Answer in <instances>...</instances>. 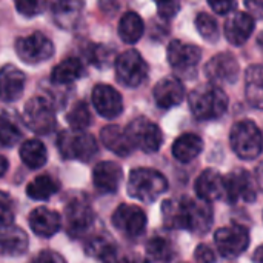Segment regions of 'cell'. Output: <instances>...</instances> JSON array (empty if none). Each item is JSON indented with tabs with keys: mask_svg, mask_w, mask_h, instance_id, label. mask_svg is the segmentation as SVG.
<instances>
[{
	"mask_svg": "<svg viewBox=\"0 0 263 263\" xmlns=\"http://www.w3.org/2000/svg\"><path fill=\"white\" fill-rule=\"evenodd\" d=\"M162 217L170 230H186L196 234H205L213 225V210L210 203L200 199L177 197L165 200Z\"/></svg>",
	"mask_w": 263,
	"mask_h": 263,
	"instance_id": "6da1fadb",
	"label": "cell"
},
{
	"mask_svg": "<svg viewBox=\"0 0 263 263\" xmlns=\"http://www.w3.org/2000/svg\"><path fill=\"white\" fill-rule=\"evenodd\" d=\"M190 108L196 119L213 120L225 114L228 108V97L220 86L202 85L190 94Z\"/></svg>",
	"mask_w": 263,
	"mask_h": 263,
	"instance_id": "7a4b0ae2",
	"label": "cell"
},
{
	"mask_svg": "<svg viewBox=\"0 0 263 263\" xmlns=\"http://www.w3.org/2000/svg\"><path fill=\"white\" fill-rule=\"evenodd\" d=\"M168 190L166 177L153 168L133 170L128 180V194L145 203L157 200Z\"/></svg>",
	"mask_w": 263,
	"mask_h": 263,
	"instance_id": "3957f363",
	"label": "cell"
},
{
	"mask_svg": "<svg viewBox=\"0 0 263 263\" xmlns=\"http://www.w3.org/2000/svg\"><path fill=\"white\" fill-rule=\"evenodd\" d=\"M230 143L233 151L243 160H254L263 149V136L251 120H240L231 128Z\"/></svg>",
	"mask_w": 263,
	"mask_h": 263,
	"instance_id": "277c9868",
	"label": "cell"
},
{
	"mask_svg": "<svg viewBox=\"0 0 263 263\" xmlns=\"http://www.w3.org/2000/svg\"><path fill=\"white\" fill-rule=\"evenodd\" d=\"M59 153L68 160L89 162L99 153L97 140L83 131H63L57 139Z\"/></svg>",
	"mask_w": 263,
	"mask_h": 263,
	"instance_id": "5b68a950",
	"label": "cell"
},
{
	"mask_svg": "<svg viewBox=\"0 0 263 263\" xmlns=\"http://www.w3.org/2000/svg\"><path fill=\"white\" fill-rule=\"evenodd\" d=\"M23 123L34 134L46 136L55 128V111L54 105L46 97H32L25 103Z\"/></svg>",
	"mask_w": 263,
	"mask_h": 263,
	"instance_id": "8992f818",
	"label": "cell"
},
{
	"mask_svg": "<svg viewBox=\"0 0 263 263\" xmlns=\"http://www.w3.org/2000/svg\"><path fill=\"white\" fill-rule=\"evenodd\" d=\"M96 216L91 203L83 197H72L65 206L66 231L72 237H82L92 231Z\"/></svg>",
	"mask_w": 263,
	"mask_h": 263,
	"instance_id": "52a82bcc",
	"label": "cell"
},
{
	"mask_svg": "<svg viewBox=\"0 0 263 263\" xmlns=\"http://www.w3.org/2000/svg\"><path fill=\"white\" fill-rule=\"evenodd\" d=\"M126 134L134 148L143 153H157L163 143V134L160 128L146 117H137L126 126Z\"/></svg>",
	"mask_w": 263,
	"mask_h": 263,
	"instance_id": "ba28073f",
	"label": "cell"
},
{
	"mask_svg": "<svg viewBox=\"0 0 263 263\" xmlns=\"http://www.w3.org/2000/svg\"><path fill=\"white\" fill-rule=\"evenodd\" d=\"M116 76L122 85L137 88L148 76V65L139 51L128 49L116 59Z\"/></svg>",
	"mask_w": 263,
	"mask_h": 263,
	"instance_id": "9c48e42d",
	"label": "cell"
},
{
	"mask_svg": "<svg viewBox=\"0 0 263 263\" xmlns=\"http://www.w3.org/2000/svg\"><path fill=\"white\" fill-rule=\"evenodd\" d=\"M214 243L220 256L234 259L247 251L250 245V231L243 225H230L219 228L214 234Z\"/></svg>",
	"mask_w": 263,
	"mask_h": 263,
	"instance_id": "30bf717a",
	"label": "cell"
},
{
	"mask_svg": "<svg viewBox=\"0 0 263 263\" xmlns=\"http://www.w3.org/2000/svg\"><path fill=\"white\" fill-rule=\"evenodd\" d=\"M15 52L25 63L35 65L52 57L54 45L45 34L34 32L31 35L17 39Z\"/></svg>",
	"mask_w": 263,
	"mask_h": 263,
	"instance_id": "8fae6325",
	"label": "cell"
},
{
	"mask_svg": "<svg viewBox=\"0 0 263 263\" xmlns=\"http://www.w3.org/2000/svg\"><path fill=\"white\" fill-rule=\"evenodd\" d=\"M205 74L211 85H231L237 82L240 66L237 59L231 52H220L210 59L205 66Z\"/></svg>",
	"mask_w": 263,
	"mask_h": 263,
	"instance_id": "7c38bea8",
	"label": "cell"
},
{
	"mask_svg": "<svg viewBox=\"0 0 263 263\" xmlns=\"http://www.w3.org/2000/svg\"><path fill=\"white\" fill-rule=\"evenodd\" d=\"M112 225L128 237H139L146 230V214L136 205L123 203L114 211Z\"/></svg>",
	"mask_w": 263,
	"mask_h": 263,
	"instance_id": "4fadbf2b",
	"label": "cell"
},
{
	"mask_svg": "<svg viewBox=\"0 0 263 263\" xmlns=\"http://www.w3.org/2000/svg\"><path fill=\"white\" fill-rule=\"evenodd\" d=\"M200 59L202 51L196 45L185 43L182 40H173L168 46V62L176 72H194Z\"/></svg>",
	"mask_w": 263,
	"mask_h": 263,
	"instance_id": "5bb4252c",
	"label": "cell"
},
{
	"mask_svg": "<svg viewBox=\"0 0 263 263\" xmlns=\"http://www.w3.org/2000/svg\"><path fill=\"white\" fill-rule=\"evenodd\" d=\"M225 199L230 203H236L239 200H245V202L256 200L254 182L248 171L234 170L231 174L225 177Z\"/></svg>",
	"mask_w": 263,
	"mask_h": 263,
	"instance_id": "9a60e30c",
	"label": "cell"
},
{
	"mask_svg": "<svg viewBox=\"0 0 263 263\" xmlns=\"http://www.w3.org/2000/svg\"><path fill=\"white\" fill-rule=\"evenodd\" d=\"M92 105L96 111L105 119H116L123 111V100L120 92L105 83H100L94 88Z\"/></svg>",
	"mask_w": 263,
	"mask_h": 263,
	"instance_id": "2e32d148",
	"label": "cell"
},
{
	"mask_svg": "<svg viewBox=\"0 0 263 263\" xmlns=\"http://www.w3.org/2000/svg\"><path fill=\"white\" fill-rule=\"evenodd\" d=\"M194 190L197 197L206 203L225 199V177L216 170H205L197 177Z\"/></svg>",
	"mask_w": 263,
	"mask_h": 263,
	"instance_id": "e0dca14e",
	"label": "cell"
},
{
	"mask_svg": "<svg viewBox=\"0 0 263 263\" xmlns=\"http://www.w3.org/2000/svg\"><path fill=\"white\" fill-rule=\"evenodd\" d=\"M254 31V18L248 12H231L225 22V37L227 40L234 45H243Z\"/></svg>",
	"mask_w": 263,
	"mask_h": 263,
	"instance_id": "ac0fdd59",
	"label": "cell"
},
{
	"mask_svg": "<svg viewBox=\"0 0 263 263\" xmlns=\"http://www.w3.org/2000/svg\"><path fill=\"white\" fill-rule=\"evenodd\" d=\"M123 171L116 162H100L92 173V182L97 191L103 194L116 193L122 183Z\"/></svg>",
	"mask_w": 263,
	"mask_h": 263,
	"instance_id": "d6986e66",
	"label": "cell"
},
{
	"mask_svg": "<svg viewBox=\"0 0 263 263\" xmlns=\"http://www.w3.org/2000/svg\"><path fill=\"white\" fill-rule=\"evenodd\" d=\"M153 96H154L157 106H160L163 109H170V108L182 103V100L185 97V88L179 79L163 77L154 86Z\"/></svg>",
	"mask_w": 263,
	"mask_h": 263,
	"instance_id": "ffe728a7",
	"label": "cell"
},
{
	"mask_svg": "<svg viewBox=\"0 0 263 263\" xmlns=\"http://www.w3.org/2000/svg\"><path fill=\"white\" fill-rule=\"evenodd\" d=\"M29 227L39 237L48 239L62 228V217L54 210L39 206L29 214Z\"/></svg>",
	"mask_w": 263,
	"mask_h": 263,
	"instance_id": "44dd1931",
	"label": "cell"
},
{
	"mask_svg": "<svg viewBox=\"0 0 263 263\" xmlns=\"http://www.w3.org/2000/svg\"><path fill=\"white\" fill-rule=\"evenodd\" d=\"M25 74L14 65H5L0 69V100L14 102L20 99L25 89Z\"/></svg>",
	"mask_w": 263,
	"mask_h": 263,
	"instance_id": "7402d4cb",
	"label": "cell"
},
{
	"mask_svg": "<svg viewBox=\"0 0 263 263\" xmlns=\"http://www.w3.org/2000/svg\"><path fill=\"white\" fill-rule=\"evenodd\" d=\"M28 243V236L22 228L15 225L0 228V256L18 257L26 253Z\"/></svg>",
	"mask_w": 263,
	"mask_h": 263,
	"instance_id": "603a6c76",
	"label": "cell"
},
{
	"mask_svg": "<svg viewBox=\"0 0 263 263\" xmlns=\"http://www.w3.org/2000/svg\"><path fill=\"white\" fill-rule=\"evenodd\" d=\"M100 140L105 145V148H108L119 157H126L134 151V146L129 140L126 131L117 125L105 126L100 133Z\"/></svg>",
	"mask_w": 263,
	"mask_h": 263,
	"instance_id": "cb8c5ba5",
	"label": "cell"
},
{
	"mask_svg": "<svg viewBox=\"0 0 263 263\" xmlns=\"http://www.w3.org/2000/svg\"><path fill=\"white\" fill-rule=\"evenodd\" d=\"M85 76V66L77 57H66L57 66H54L51 74V82L57 86H66Z\"/></svg>",
	"mask_w": 263,
	"mask_h": 263,
	"instance_id": "d4e9b609",
	"label": "cell"
},
{
	"mask_svg": "<svg viewBox=\"0 0 263 263\" xmlns=\"http://www.w3.org/2000/svg\"><path fill=\"white\" fill-rule=\"evenodd\" d=\"M203 149V140L196 134H183L173 143V156L182 163H190Z\"/></svg>",
	"mask_w": 263,
	"mask_h": 263,
	"instance_id": "484cf974",
	"label": "cell"
},
{
	"mask_svg": "<svg viewBox=\"0 0 263 263\" xmlns=\"http://www.w3.org/2000/svg\"><path fill=\"white\" fill-rule=\"evenodd\" d=\"M85 253L97 260L102 262H108L111 257H114L119 251H117V245L114 242L112 237H109L106 233H100L96 236H91L86 242L85 247Z\"/></svg>",
	"mask_w": 263,
	"mask_h": 263,
	"instance_id": "4316f807",
	"label": "cell"
},
{
	"mask_svg": "<svg viewBox=\"0 0 263 263\" xmlns=\"http://www.w3.org/2000/svg\"><path fill=\"white\" fill-rule=\"evenodd\" d=\"M82 2H57L52 5V17L57 26L71 29L77 25L82 14Z\"/></svg>",
	"mask_w": 263,
	"mask_h": 263,
	"instance_id": "83f0119b",
	"label": "cell"
},
{
	"mask_svg": "<svg viewBox=\"0 0 263 263\" xmlns=\"http://www.w3.org/2000/svg\"><path fill=\"white\" fill-rule=\"evenodd\" d=\"M23 137L22 126L14 112L5 111L0 114V146L11 148L17 145Z\"/></svg>",
	"mask_w": 263,
	"mask_h": 263,
	"instance_id": "f1b7e54d",
	"label": "cell"
},
{
	"mask_svg": "<svg viewBox=\"0 0 263 263\" xmlns=\"http://www.w3.org/2000/svg\"><path fill=\"white\" fill-rule=\"evenodd\" d=\"M143 31H145L143 20L137 12L128 11L122 15L119 22V35L125 43L133 45L139 42L140 37L143 35Z\"/></svg>",
	"mask_w": 263,
	"mask_h": 263,
	"instance_id": "f546056e",
	"label": "cell"
},
{
	"mask_svg": "<svg viewBox=\"0 0 263 263\" xmlns=\"http://www.w3.org/2000/svg\"><path fill=\"white\" fill-rule=\"evenodd\" d=\"M20 159L28 168L39 170L46 163L48 153H46L45 145L40 140L31 139V140H26V142L22 143V146H20Z\"/></svg>",
	"mask_w": 263,
	"mask_h": 263,
	"instance_id": "4dcf8cb0",
	"label": "cell"
},
{
	"mask_svg": "<svg viewBox=\"0 0 263 263\" xmlns=\"http://www.w3.org/2000/svg\"><path fill=\"white\" fill-rule=\"evenodd\" d=\"M145 263H171L174 257L173 245L165 237H153L146 243Z\"/></svg>",
	"mask_w": 263,
	"mask_h": 263,
	"instance_id": "1f68e13d",
	"label": "cell"
},
{
	"mask_svg": "<svg viewBox=\"0 0 263 263\" xmlns=\"http://www.w3.org/2000/svg\"><path fill=\"white\" fill-rule=\"evenodd\" d=\"M59 191V182L51 176H39L26 186V194L32 200H48Z\"/></svg>",
	"mask_w": 263,
	"mask_h": 263,
	"instance_id": "d6a6232c",
	"label": "cell"
},
{
	"mask_svg": "<svg viewBox=\"0 0 263 263\" xmlns=\"http://www.w3.org/2000/svg\"><path fill=\"white\" fill-rule=\"evenodd\" d=\"M66 120L72 131H83L91 125V111L85 102H77L66 116Z\"/></svg>",
	"mask_w": 263,
	"mask_h": 263,
	"instance_id": "836d02e7",
	"label": "cell"
},
{
	"mask_svg": "<svg viewBox=\"0 0 263 263\" xmlns=\"http://www.w3.org/2000/svg\"><path fill=\"white\" fill-rule=\"evenodd\" d=\"M112 48L102 45V43H96V45H89L88 49L85 51V55L88 57L89 63H92L97 68H105L112 62Z\"/></svg>",
	"mask_w": 263,
	"mask_h": 263,
	"instance_id": "e575fe53",
	"label": "cell"
},
{
	"mask_svg": "<svg viewBox=\"0 0 263 263\" xmlns=\"http://www.w3.org/2000/svg\"><path fill=\"white\" fill-rule=\"evenodd\" d=\"M196 28L205 40H208V42L217 40L219 26H217V22L213 15H210L206 12H199L196 17Z\"/></svg>",
	"mask_w": 263,
	"mask_h": 263,
	"instance_id": "d590c367",
	"label": "cell"
},
{
	"mask_svg": "<svg viewBox=\"0 0 263 263\" xmlns=\"http://www.w3.org/2000/svg\"><path fill=\"white\" fill-rule=\"evenodd\" d=\"M14 222V208H12V200L11 197L0 191V228L9 227Z\"/></svg>",
	"mask_w": 263,
	"mask_h": 263,
	"instance_id": "8d00e7d4",
	"label": "cell"
},
{
	"mask_svg": "<svg viewBox=\"0 0 263 263\" xmlns=\"http://www.w3.org/2000/svg\"><path fill=\"white\" fill-rule=\"evenodd\" d=\"M45 6H46L45 2H34V0H18V2H15L17 11L25 17H34V15L40 14Z\"/></svg>",
	"mask_w": 263,
	"mask_h": 263,
	"instance_id": "74e56055",
	"label": "cell"
},
{
	"mask_svg": "<svg viewBox=\"0 0 263 263\" xmlns=\"http://www.w3.org/2000/svg\"><path fill=\"white\" fill-rule=\"evenodd\" d=\"M247 99L253 106L263 108V82L247 83Z\"/></svg>",
	"mask_w": 263,
	"mask_h": 263,
	"instance_id": "f35d334b",
	"label": "cell"
},
{
	"mask_svg": "<svg viewBox=\"0 0 263 263\" xmlns=\"http://www.w3.org/2000/svg\"><path fill=\"white\" fill-rule=\"evenodd\" d=\"M180 9V3L177 2H159L157 3V12L163 18H173Z\"/></svg>",
	"mask_w": 263,
	"mask_h": 263,
	"instance_id": "ab89813d",
	"label": "cell"
},
{
	"mask_svg": "<svg viewBox=\"0 0 263 263\" xmlns=\"http://www.w3.org/2000/svg\"><path fill=\"white\" fill-rule=\"evenodd\" d=\"M197 263H216V254L208 245H199L194 253Z\"/></svg>",
	"mask_w": 263,
	"mask_h": 263,
	"instance_id": "60d3db41",
	"label": "cell"
},
{
	"mask_svg": "<svg viewBox=\"0 0 263 263\" xmlns=\"http://www.w3.org/2000/svg\"><path fill=\"white\" fill-rule=\"evenodd\" d=\"M31 263H66L65 259L55 253V251H51V250H45L42 253H39Z\"/></svg>",
	"mask_w": 263,
	"mask_h": 263,
	"instance_id": "b9f144b4",
	"label": "cell"
},
{
	"mask_svg": "<svg viewBox=\"0 0 263 263\" xmlns=\"http://www.w3.org/2000/svg\"><path fill=\"white\" fill-rule=\"evenodd\" d=\"M245 80L248 82H263V65H253L248 66L247 74H245Z\"/></svg>",
	"mask_w": 263,
	"mask_h": 263,
	"instance_id": "7bdbcfd3",
	"label": "cell"
},
{
	"mask_svg": "<svg viewBox=\"0 0 263 263\" xmlns=\"http://www.w3.org/2000/svg\"><path fill=\"white\" fill-rule=\"evenodd\" d=\"M217 14H228V12H231V9H234L236 8V2H210L208 3Z\"/></svg>",
	"mask_w": 263,
	"mask_h": 263,
	"instance_id": "ee69618b",
	"label": "cell"
},
{
	"mask_svg": "<svg viewBox=\"0 0 263 263\" xmlns=\"http://www.w3.org/2000/svg\"><path fill=\"white\" fill-rule=\"evenodd\" d=\"M247 5V8L250 9V15L254 18V17H257V18H263V0H250V2H247L245 3Z\"/></svg>",
	"mask_w": 263,
	"mask_h": 263,
	"instance_id": "f6af8a7d",
	"label": "cell"
},
{
	"mask_svg": "<svg viewBox=\"0 0 263 263\" xmlns=\"http://www.w3.org/2000/svg\"><path fill=\"white\" fill-rule=\"evenodd\" d=\"M105 263H145V262L139 260L137 257H131V256H120V254L117 253L114 257H111L108 262H105Z\"/></svg>",
	"mask_w": 263,
	"mask_h": 263,
	"instance_id": "bcb514c9",
	"label": "cell"
},
{
	"mask_svg": "<svg viewBox=\"0 0 263 263\" xmlns=\"http://www.w3.org/2000/svg\"><path fill=\"white\" fill-rule=\"evenodd\" d=\"M256 180H257L259 186L263 190V162L257 166V170H256Z\"/></svg>",
	"mask_w": 263,
	"mask_h": 263,
	"instance_id": "7dc6e473",
	"label": "cell"
},
{
	"mask_svg": "<svg viewBox=\"0 0 263 263\" xmlns=\"http://www.w3.org/2000/svg\"><path fill=\"white\" fill-rule=\"evenodd\" d=\"M253 260L256 263H263V245H260V247L254 251Z\"/></svg>",
	"mask_w": 263,
	"mask_h": 263,
	"instance_id": "c3c4849f",
	"label": "cell"
},
{
	"mask_svg": "<svg viewBox=\"0 0 263 263\" xmlns=\"http://www.w3.org/2000/svg\"><path fill=\"white\" fill-rule=\"evenodd\" d=\"M6 171H8V160L3 156H0V177H3Z\"/></svg>",
	"mask_w": 263,
	"mask_h": 263,
	"instance_id": "681fc988",
	"label": "cell"
},
{
	"mask_svg": "<svg viewBox=\"0 0 263 263\" xmlns=\"http://www.w3.org/2000/svg\"><path fill=\"white\" fill-rule=\"evenodd\" d=\"M257 45H259V48H260V51H262L263 54V32L259 35V39H257Z\"/></svg>",
	"mask_w": 263,
	"mask_h": 263,
	"instance_id": "f907efd6",
	"label": "cell"
}]
</instances>
